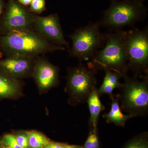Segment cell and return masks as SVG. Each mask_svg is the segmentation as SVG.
<instances>
[{
    "label": "cell",
    "instance_id": "603a6c76",
    "mask_svg": "<svg viewBox=\"0 0 148 148\" xmlns=\"http://www.w3.org/2000/svg\"><path fill=\"white\" fill-rule=\"evenodd\" d=\"M22 5L27 6L31 4L32 0H16Z\"/></svg>",
    "mask_w": 148,
    "mask_h": 148
},
{
    "label": "cell",
    "instance_id": "52a82bcc",
    "mask_svg": "<svg viewBox=\"0 0 148 148\" xmlns=\"http://www.w3.org/2000/svg\"><path fill=\"white\" fill-rule=\"evenodd\" d=\"M127 66L135 78L148 76V29L134 28L126 32Z\"/></svg>",
    "mask_w": 148,
    "mask_h": 148
},
{
    "label": "cell",
    "instance_id": "ffe728a7",
    "mask_svg": "<svg viewBox=\"0 0 148 148\" xmlns=\"http://www.w3.org/2000/svg\"><path fill=\"white\" fill-rule=\"evenodd\" d=\"M0 142L11 148H24L19 145L14 135L10 134L4 135L0 139Z\"/></svg>",
    "mask_w": 148,
    "mask_h": 148
},
{
    "label": "cell",
    "instance_id": "d6986e66",
    "mask_svg": "<svg viewBox=\"0 0 148 148\" xmlns=\"http://www.w3.org/2000/svg\"><path fill=\"white\" fill-rule=\"evenodd\" d=\"M29 10L31 12L40 14L46 10L45 0H32Z\"/></svg>",
    "mask_w": 148,
    "mask_h": 148
},
{
    "label": "cell",
    "instance_id": "e0dca14e",
    "mask_svg": "<svg viewBox=\"0 0 148 148\" xmlns=\"http://www.w3.org/2000/svg\"><path fill=\"white\" fill-rule=\"evenodd\" d=\"M123 148H148L147 132H144L132 138Z\"/></svg>",
    "mask_w": 148,
    "mask_h": 148
},
{
    "label": "cell",
    "instance_id": "6da1fadb",
    "mask_svg": "<svg viewBox=\"0 0 148 148\" xmlns=\"http://www.w3.org/2000/svg\"><path fill=\"white\" fill-rule=\"evenodd\" d=\"M0 45L8 56L30 58L66 49L51 43L34 30H15L3 35L0 37Z\"/></svg>",
    "mask_w": 148,
    "mask_h": 148
},
{
    "label": "cell",
    "instance_id": "4316f807",
    "mask_svg": "<svg viewBox=\"0 0 148 148\" xmlns=\"http://www.w3.org/2000/svg\"><path fill=\"white\" fill-rule=\"evenodd\" d=\"M2 56V53L1 51L0 50V58H1Z\"/></svg>",
    "mask_w": 148,
    "mask_h": 148
},
{
    "label": "cell",
    "instance_id": "cb8c5ba5",
    "mask_svg": "<svg viewBox=\"0 0 148 148\" xmlns=\"http://www.w3.org/2000/svg\"><path fill=\"white\" fill-rule=\"evenodd\" d=\"M66 148H84L82 146L67 145Z\"/></svg>",
    "mask_w": 148,
    "mask_h": 148
},
{
    "label": "cell",
    "instance_id": "44dd1931",
    "mask_svg": "<svg viewBox=\"0 0 148 148\" xmlns=\"http://www.w3.org/2000/svg\"><path fill=\"white\" fill-rule=\"evenodd\" d=\"M14 136L19 146L24 148H29L28 135L26 132H18Z\"/></svg>",
    "mask_w": 148,
    "mask_h": 148
},
{
    "label": "cell",
    "instance_id": "7a4b0ae2",
    "mask_svg": "<svg viewBox=\"0 0 148 148\" xmlns=\"http://www.w3.org/2000/svg\"><path fill=\"white\" fill-rule=\"evenodd\" d=\"M127 31L112 30L106 33L103 49L98 50L87 64L96 71L108 69L121 74H127V56L125 47Z\"/></svg>",
    "mask_w": 148,
    "mask_h": 148
},
{
    "label": "cell",
    "instance_id": "5bb4252c",
    "mask_svg": "<svg viewBox=\"0 0 148 148\" xmlns=\"http://www.w3.org/2000/svg\"><path fill=\"white\" fill-rule=\"evenodd\" d=\"M21 90L18 80L10 77L0 71V98H10L16 96Z\"/></svg>",
    "mask_w": 148,
    "mask_h": 148
},
{
    "label": "cell",
    "instance_id": "4fadbf2b",
    "mask_svg": "<svg viewBox=\"0 0 148 148\" xmlns=\"http://www.w3.org/2000/svg\"><path fill=\"white\" fill-rule=\"evenodd\" d=\"M105 76L103 83L97 89L100 97L105 94H108L110 98L114 95L113 92L115 88L120 89L123 84L121 83L120 79L122 77L121 74L108 69L104 70Z\"/></svg>",
    "mask_w": 148,
    "mask_h": 148
},
{
    "label": "cell",
    "instance_id": "2e32d148",
    "mask_svg": "<svg viewBox=\"0 0 148 148\" xmlns=\"http://www.w3.org/2000/svg\"><path fill=\"white\" fill-rule=\"evenodd\" d=\"M29 148H43L51 142L46 136L36 131H27Z\"/></svg>",
    "mask_w": 148,
    "mask_h": 148
},
{
    "label": "cell",
    "instance_id": "8992f818",
    "mask_svg": "<svg viewBox=\"0 0 148 148\" xmlns=\"http://www.w3.org/2000/svg\"><path fill=\"white\" fill-rule=\"evenodd\" d=\"M97 72L81 63L68 69L66 90L71 105L77 106L86 102L89 95L97 88Z\"/></svg>",
    "mask_w": 148,
    "mask_h": 148
},
{
    "label": "cell",
    "instance_id": "ba28073f",
    "mask_svg": "<svg viewBox=\"0 0 148 148\" xmlns=\"http://www.w3.org/2000/svg\"><path fill=\"white\" fill-rule=\"evenodd\" d=\"M33 16L29 9L16 0H8L1 22L3 35L15 30H34Z\"/></svg>",
    "mask_w": 148,
    "mask_h": 148
},
{
    "label": "cell",
    "instance_id": "d4e9b609",
    "mask_svg": "<svg viewBox=\"0 0 148 148\" xmlns=\"http://www.w3.org/2000/svg\"><path fill=\"white\" fill-rule=\"evenodd\" d=\"M3 3L2 0H0V18L3 12Z\"/></svg>",
    "mask_w": 148,
    "mask_h": 148
},
{
    "label": "cell",
    "instance_id": "484cf974",
    "mask_svg": "<svg viewBox=\"0 0 148 148\" xmlns=\"http://www.w3.org/2000/svg\"><path fill=\"white\" fill-rule=\"evenodd\" d=\"M0 148H11L8 146L6 145H5L2 144L0 142Z\"/></svg>",
    "mask_w": 148,
    "mask_h": 148
},
{
    "label": "cell",
    "instance_id": "8fae6325",
    "mask_svg": "<svg viewBox=\"0 0 148 148\" xmlns=\"http://www.w3.org/2000/svg\"><path fill=\"white\" fill-rule=\"evenodd\" d=\"M36 58L8 56L5 59L0 60V71L15 79L28 77L32 75Z\"/></svg>",
    "mask_w": 148,
    "mask_h": 148
},
{
    "label": "cell",
    "instance_id": "9a60e30c",
    "mask_svg": "<svg viewBox=\"0 0 148 148\" xmlns=\"http://www.w3.org/2000/svg\"><path fill=\"white\" fill-rule=\"evenodd\" d=\"M97 89L98 88L92 91L86 101L90 113L89 125L94 128H97L99 116L101 112L105 110V106L100 100Z\"/></svg>",
    "mask_w": 148,
    "mask_h": 148
},
{
    "label": "cell",
    "instance_id": "5b68a950",
    "mask_svg": "<svg viewBox=\"0 0 148 148\" xmlns=\"http://www.w3.org/2000/svg\"><path fill=\"white\" fill-rule=\"evenodd\" d=\"M146 10L141 1L112 0V3L99 21L101 26L112 30L121 29L127 26H134L138 21L144 20Z\"/></svg>",
    "mask_w": 148,
    "mask_h": 148
},
{
    "label": "cell",
    "instance_id": "277c9868",
    "mask_svg": "<svg viewBox=\"0 0 148 148\" xmlns=\"http://www.w3.org/2000/svg\"><path fill=\"white\" fill-rule=\"evenodd\" d=\"M124 83L120 89L119 106L122 111L133 117L146 116L148 112V76L138 78L122 74Z\"/></svg>",
    "mask_w": 148,
    "mask_h": 148
},
{
    "label": "cell",
    "instance_id": "7402d4cb",
    "mask_svg": "<svg viewBox=\"0 0 148 148\" xmlns=\"http://www.w3.org/2000/svg\"><path fill=\"white\" fill-rule=\"evenodd\" d=\"M67 145L64 143L51 142L46 145L43 148H66Z\"/></svg>",
    "mask_w": 148,
    "mask_h": 148
},
{
    "label": "cell",
    "instance_id": "7c38bea8",
    "mask_svg": "<svg viewBox=\"0 0 148 148\" xmlns=\"http://www.w3.org/2000/svg\"><path fill=\"white\" fill-rule=\"evenodd\" d=\"M111 110L108 113L103 114V117L108 123H113L117 126L123 127L128 120L133 117L122 112L119 106V95L111 97Z\"/></svg>",
    "mask_w": 148,
    "mask_h": 148
},
{
    "label": "cell",
    "instance_id": "3957f363",
    "mask_svg": "<svg viewBox=\"0 0 148 148\" xmlns=\"http://www.w3.org/2000/svg\"><path fill=\"white\" fill-rule=\"evenodd\" d=\"M100 21L90 22L86 26L79 27L69 36L71 40V47L68 51L70 56L77 58L80 61H88L105 46L106 33L101 30Z\"/></svg>",
    "mask_w": 148,
    "mask_h": 148
},
{
    "label": "cell",
    "instance_id": "9c48e42d",
    "mask_svg": "<svg viewBox=\"0 0 148 148\" xmlns=\"http://www.w3.org/2000/svg\"><path fill=\"white\" fill-rule=\"evenodd\" d=\"M33 28L35 32L54 45L69 49V42L65 38L57 14L40 16L34 14Z\"/></svg>",
    "mask_w": 148,
    "mask_h": 148
},
{
    "label": "cell",
    "instance_id": "ac0fdd59",
    "mask_svg": "<svg viewBox=\"0 0 148 148\" xmlns=\"http://www.w3.org/2000/svg\"><path fill=\"white\" fill-rule=\"evenodd\" d=\"M90 131L84 148H100L98 135V129L90 126Z\"/></svg>",
    "mask_w": 148,
    "mask_h": 148
},
{
    "label": "cell",
    "instance_id": "30bf717a",
    "mask_svg": "<svg viewBox=\"0 0 148 148\" xmlns=\"http://www.w3.org/2000/svg\"><path fill=\"white\" fill-rule=\"evenodd\" d=\"M32 75L40 90H48L58 84L59 69L46 58L38 56L35 60Z\"/></svg>",
    "mask_w": 148,
    "mask_h": 148
}]
</instances>
